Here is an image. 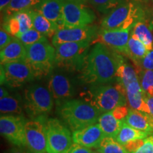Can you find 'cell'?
<instances>
[{"label":"cell","instance_id":"4fadbf2b","mask_svg":"<svg viewBox=\"0 0 153 153\" xmlns=\"http://www.w3.org/2000/svg\"><path fill=\"white\" fill-rule=\"evenodd\" d=\"M22 116L3 115L0 118V132L6 139L18 147H26L25 124Z\"/></svg>","mask_w":153,"mask_h":153},{"label":"cell","instance_id":"d590c367","mask_svg":"<svg viewBox=\"0 0 153 153\" xmlns=\"http://www.w3.org/2000/svg\"><path fill=\"white\" fill-rule=\"evenodd\" d=\"M111 111L117 119L123 120L128 114L129 109L126 106H120L116 107Z\"/></svg>","mask_w":153,"mask_h":153},{"label":"cell","instance_id":"9c48e42d","mask_svg":"<svg viewBox=\"0 0 153 153\" xmlns=\"http://www.w3.org/2000/svg\"><path fill=\"white\" fill-rule=\"evenodd\" d=\"M85 0H65L62 9V27H80L92 24L96 19L94 11Z\"/></svg>","mask_w":153,"mask_h":153},{"label":"cell","instance_id":"f6af8a7d","mask_svg":"<svg viewBox=\"0 0 153 153\" xmlns=\"http://www.w3.org/2000/svg\"><path fill=\"white\" fill-rule=\"evenodd\" d=\"M133 1H147V0H133Z\"/></svg>","mask_w":153,"mask_h":153},{"label":"cell","instance_id":"277c9868","mask_svg":"<svg viewBox=\"0 0 153 153\" xmlns=\"http://www.w3.org/2000/svg\"><path fill=\"white\" fill-rule=\"evenodd\" d=\"M91 41L68 42L55 46V65L67 70H80L89 54Z\"/></svg>","mask_w":153,"mask_h":153},{"label":"cell","instance_id":"4316f807","mask_svg":"<svg viewBox=\"0 0 153 153\" xmlns=\"http://www.w3.org/2000/svg\"><path fill=\"white\" fill-rule=\"evenodd\" d=\"M41 0H11L9 4L4 10L6 17L10 16L19 11L31 9L39 5Z\"/></svg>","mask_w":153,"mask_h":153},{"label":"cell","instance_id":"bcb514c9","mask_svg":"<svg viewBox=\"0 0 153 153\" xmlns=\"http://www.w3.org/2000/svg\"><path fill=\"white\" fill-rule=\"evenodd\" d=\"M92 153H102L101 152H100V151H95V152H93Z\"/></svg>","mask_w":153,"mask_h":153},{"label":"cell","instance_id":"484cf974","mask_svg":"<svg viewBox=\"0 0 153 153\" xmlns=\"http://www.w3.org/2000/svg\"><path fill=\"white\" fill-rule=\"evenodd\" d=\"M0 112L3 115H14L22 116L23 108L22 101L14 96H8L0 99Z\"/></svg>","mask_w":153,"mask_h":153},{"label":"cell","instance_id":"d4e9b609","mask_svg":"<svg viewBox=\"0 0 153 153\" xmlns=\"http://www.w3.org/2000/svg\"><path fill=\"white\" fill-rule=\"evenodd\" d=\"M150 134L147 132L141 131L139 130L133 128L131 126L126 123L123 120V123L122 125L121 128L120 129L118 135L115 137V139L118 141L120 144L125 145L131 141L135 140L145 139L148 137Z\"/></svg>","mask_w":153,"mask_h":153},{"label":"cell","instance_id":"9a60e30c","mask_svg":"<svg viewBox=\"0 0 153 153\" xmlns=\"http://www.w3.org/2000/svg\"><path fill=\"white\" fill-rule=\"evenodd\" d=\"M131 30H99L98 36L92 43H101L112 51L127 56L128 43Z\"/></svg>","mask_w":153,"mask_h":153},{"label":"cell","instance_id":"e0dca14e","mask_svg":"<svg viewBox=\"0 0 153 153\" xmlns=\"http://www.w3.org/2000/svg\"><path fill=\"white\" fill-rule=\"evenodd\" d=\"M48 89L58 104L68 101L74 94V88L70 79L60 74H53L50 77Z\"/></svg>","mask_w":153,"mask_h":153},{"label":"cell","instance_id":"ffe728a7","mask_svg":"<svg viewBox=\"0 0 153 153\" xmlns=\"http://www.w3.org/2000/svg\"><path fill=\"white\" fill-rule=\"evenodd\" d=\"M124 122L133 128L147 132L151 134L153 132V122L150 115L135 109L129 110Z\"/></svg>","mask_w":153,"mask_h":153},{"label":"cell","instance_id":"3957f363","mask_svg":"<svg viewBox=\"0 0 153 153\" xmlns=\"http://www.w3.org/2000/svg\"><path fill=\"white\" fill-rule=\"evenodd\" d=\"M59 114L72 132L96 123L101 114L87 101L79 99H70L60 104Z\"/></svg>","mask_w":153,"mask_h":153},{"label":"cell","instance_id":"ab89813d","mask_svg":"<svg viewBox=\"0 0 153 153\" xmlns=\"http://www.w3.org/2000/svg\"><path fill=\"white\" fill-rule=\"evenodd\" d=\"M145 101L148 105L149 108V115H150V118H152L153 122V97L151 96H145Z\"/></svg>","mask_w":153,"mask_h":153},{"label":"cell","instance_id":"836d02e7","mask_svg":"<svg viewBox=\"0 0 153 153\" xmlns=\"http://www.w3.org/2000/svg\"><path fill=\"white\" fill-rule=\"evenodd\" d=\"M133 153H153V135L145 138L143 144Z\"/></svg>","mask_w":153,"mask_h":153},{"label":"cell","instance_id":"f546056e","mask_svg":"<svg viewBox=\"0 0 153 153\" xmlns=\"http://www.w3.org/2000/svg\"><path fill=\"white\" fill-rule=\"evenodd\" d=\"M31 10L32 9H28V10L21 11L13 14L18 19L20 24L19 35L33 28V17H32Z\"/></svg>","mask_w":153,"mask_h":153},{"label":"cell","instance_id":"e575fe53","mask_svg":"<svg viewBox=\"0 0 153 153\" xmlns=\"http://www.w3.org/2000/svg\"><path fill=\"white\" fill-rule=\"evenodd\" d=\"M92 150L91 148H87V147L82 146L77 143H73L70 145V148L63 152L62 153H92Z\"/></svg>","mask_w":153,"mask_h":153},{"label":"cell","instance_id":"7bdbcfd3","mask_svg":"<svg viewBox=\"0 0 153 153\" xmlns=\"http://www.w3.org/2000/svg\"><path fill=\"white\" fill-rule=\"evenodd\" d=\"M8 96H9L8 91L4 87H1V89H0V98H4V97H8Z\"/></svg>","mask_w":153,"mask_h":153},{"label":"cell","instance_id":"2e32d148","mask_svg":"<svg viewBox=\"0 0 153 153\" xmlns=\"http://www.w3.org/2000/svg\"><path fill=\"white\" fill-rule=\"evenodd\" d=\"M104 137V133L98 122L72 132L73 143L89 148H98Z\"/></svg>","mask_w":153,"mask_h":153},{"label":"cell","instance_id":"b9f144b4","mask_svg":"<svg viewBox=\"0 0 153 153\" xmlns=\"http://www.w3.org/2000/svg\"><path fill=\"white\" fill-rule=\"evenodd\" d=\"M11 0H0V9L1 11H3L7 8V6L10 4Z\"/></svg>","mask_w":153,"mask_h":153},{"label":"cell","instance_id":"603a6c76","mask_svg":"<svg viewBox=\"0 0 153 153\" xmlns=\"http://www.w3.org/2000/svg\"><path fill=\"white\" fill-rule=\"evenodd\" d=\"M148 50L145 44L133 36H130L128 43L127 57H129L136 65H141V63Z\"/></svg>","mask_w":153,"mask_h":153},{"label":"cell","instance_id":"1f68e13d","mask_svg":"<svg viewBox=\"0 0 153 153\" xmlns=\"http://www.w3.org/2000/svg\"><path fill=\"white\" fill-rule=\"evenodd\" d=\"M140 85L145 95L153 97V70H145L143 72Z\"/></svg>","mask_w":153,"mask_h":153},{"label":"cell","instance_id":"4dcf8cb0","mask_svg":"<svg viewBox=\"0 0 153 153\" xmlns=\"http://www.w3.org/2000/svg\"><path fill=\"white\" fill-rule=\"evenodd\" d=\"M16 38H18L26 46L47 39L46 36H44L43 34L40 33L39 31H38L36 29H34L33 28L24 32V33L21 34V35L17 36Z\"/></svg>","mask_w":153,"mask_h":153},{"label":"cell","instance_id":"7a4b0ae2","mask_svg":"<svg viewBox=\"0 0 153 153\" xmlns=\"http://www.w3.org/2000/svg\"><path fill=\"white\" fill-rule=\"evenodd\" d=\"M84 100L92 105L101 114L110 111L127 104L125 87L120 82L94 85L82 94Z\"/></svg>","mask_w":153,"mask_h":153},{"label":"cell","instance_id":"8992f818","mask_svg":"<svg viewBox=\"0 0 153 153\" xmlns=\"http://www.w3.org/2000/svg\"><path fill=\"white\" fill-rule=\"evenodd\" d=\"M118 81L125 87L127 100L131 108L149 115V108L145 101V94L141 87L136 71L124 60L120 63L116 72Z\"/></svg>","mask_w":153,"mask_h":153},{"label":"cell","instance_id":"52a82bcc","mask_svg":"<svg viewBox=\"0 0 153 153\" xmlns=\"http://www.w3.org/2000/svg\"><path fill=\"white\" fill-rule=\"evenodd\" d=\"M26 60L33 69L35 77L41 78L52 72L55 65V48L48 39L26 46Z\"/></svg>","mask_w":153,"mask_h":153},{"label":"cell","instance_id":"7402d4cb","mask_svg":"<svg viewBox=\"0 0 153 153\" xmlns=\"http://www.w3.org/2000/svg\"><path fill=\"white\" fill-rule=\"evenodd\" d=\"M32 17H33V28L40 33L43 34L46 37L53 38L60 26L55 23L51 22L46 17L38 11L32 9Z\"/></svg>","mask_w":153,"mask_h":153},{"label":"cell","instance_id":"44dd1931","mask_svg":"<svg viewBox=\"0 0 153 153\" xmlns=\"http://www.w3.org/2000/svg\"><path fill=\"white\" fill-rule=\"evenodd\" d=\"M123 120L117 119L110 111L100 115L98 123L103 133H104L105 137H111L115 138L121 128Z\"/></svg>","mask_w":153,"mask_h":153},{"label":"cell","instance_id":"ba28073f","mask_svg":"<svg viewBox=\"0 0 153 153\" xmlns=\"http://www.w3.org/2000/svg\"><path fill=\"white\" fill-rule=\"evenodd\" d=\"M24 108L32 118H36L48 114L53 107V98L48 88L34 85L24 91Z\"/></svg>","mask_w":153,"mask_h":153},{"label":"cell","instance_id":"74e56055","mask_svg":"<svg viewBox=\"0 0 153 153\" xmlns=\"http://www.w3.org/2000/svg\"><path fill=\"white\" fill-rule=\"evenodd\" d=\"M145 70H153V49L149 51L141 63Z\"/></svg>","mask_w":153,"mask_h":153},{"label":"cell","instance_id":"8fae6325","mask_svg":"<svg viewBox=\"0 0 153 153\" xmlns=\"http://www.w3.org/2000/svg\"><path fill=\"white\" fill-rule=\"evenodd\" d=\"M26 147L33 153L47 152L45 119L40 116L28 120L25 124Z\"/></svg>","mask_w":153,"mask_h":153},{"label":"cell","instance_id":"7dc6e473","mask_svg":"<svg viewBox=\"0 0 153 153\" xmlns=\"http://www.w3.org/2000/svg\"><path fill=\"white\" fill-rule=\"evenodd\" d=\"M152 1H153V0H152Z\"/></svg>","mask_w":153,"mask_h":153},{"label":"cell","instance_id":"cb8c5ba5","mask_svg":"<svg viewBox=\"0 0 153 153\" xmlns=\"http://www.w3.org/2000/svg\"><path fill=\"white\" fill-rule=\"evenodd\" d=\"M131 30V36L142 41L148 51L153 49V35L150 25L145 23L144 19L138 21Z\"/></svg>","mask_w":153,"mask_h":153},{"label":"cell","instance_id":"ac0fdd59","mask_svg":"<svg viewBox=\"0 0 153 153\" xmlns=\"http://www.w3.org/2000/svg\"><path fill=\"white\" fill-rule=\"evenodd\" d=\"M65 0H41L37 7L38 12L51 22L62 27V9Z\"/></svg>","mask_w":153,"mask_h":153},{"label":"cell","instance_id":"d6a6232c","mask_svg":"<svg viewBox=\"0 0 153 153\" xmlns=\"http://www.w3.org/2000/svg\"><path fill=\"white\" fill-rule=\"evenodd\" d=\"M1 28L14 37H17L20 33V24L18 19L14 15L5 17L3 27Z\"/></svg>","mask_w":153,"mask_h":153},{"label":"cell","instance_id":"5b68a950","mask_svg":"<svg viewBox=\"0 0 153 153\" xmlns=\"http://www.w3.org/2000/svg\"><path fill=\"white\" fill-rule=\"evenodd\" d=\"M144 19L142 8L133 1L122 2L104 17L102 30H131L136 23Z\"/></svg>","mask_w":153,"mask_h":153},{"label":"cell","instance_id":"ee69618b","mask_svg":"<svg viewBox=\"0 0 153 153\" xmlns=\"http://www.w3.org/2000/svg\"><path fill=\"white\" fill-rule=\"evenodd\" d=\"M150 28L151 29H153V17H152V20H151V22H150Z\"/></svg>","mask_w":153,"mask_h":153},{"label":"cell","instance_id":"83f0119b","mask_svg":"<svg viewBox=\"0 0 153 153\" xmlns=\"http://www.w3.org/2000/svg\"><path fill=\"white\" fill-rule=\"evenodd\" d=\"M102 153H129L123 145L111 137H105L98 147Z\"/></svg>","mask_w":153,"mask_h":153},{"label":"cell","instance_id":"f35d334b","mask_svg":"<svg viewBox=\"0 0 153 153\" xmlns=\"http://www.w3.org/2000/svg\"><path fill=\"white\" fill-rule=\"evenodd\" d=\"M143 142H144V139L135 140L131 141V142L127 143V144L124 145V147L129 153H133L135 151H136L143 144Z\"/></svg>","mask_w":153,"mask_h":153},{"label":"cell","instance_id":"7c38bea8","mask_svg":"<svg viewBox=\"0 0 153 153\" xmlns=\"http://www.w3.org/2000/svg\"><path fill=\"white\" fill-rule=\"evenodd\" d=\"M4 72V84L11 88H18L35 77L33 69L26 60L7 63L1 65Z\"/></svg>","mask_w":153,"mask_h":153},{"label":"cell","instance_id":"6da1fadb","mask_svg":"<svg viewBox=\"0 0 153 153\" xmlns=\"http://www.w3.org/2000/svg\"><path fill=\"white\" fill-rule=\"evenodd\" d=\"M123 60L118 53L101 43H95L81 70L82 81L91 85L111 83L117 78L118 68Z\"/></svg>","mask_w":153,"mask_h":153},{"label":"cell","instance_id":"f1b7e54d","mask_svg":"<svg viewBox=\"0 0 153 153\" xmlns=\"http://www.w3.org/2000/svg\"><path fill=\"white\" fill-rule=\"evenodd\" d=\"M122 2H123V0H91L93 7L104 14H109Z\"/></svg>","mask_w":153,"mask_h":153},{"label":"cell","instance_id":"30bf717a","mask_svg":"<svg viewBox=\"0 0 153 153\" xmlns=\"http://www.w3.org/2000/svg\"><path fill=\"white\" fill-rule=\"evenodd\" d=\"M47 153H62L72 144V134L57 118L45 120Z\"/></svg>","mask_w":153,"mask_h":153},{"label":"cell","instance_id":"60d3db41","mask_svg":"<svg viewBox=\"0 0 153 153\" xmlns=\"http://www.w3.org/2000/svg\"><path fill=\"white\" fill-rule=\"evenodd\" d=\"M24 147H18L17 148H12L10 150V152L9 153H33L31 151L29 150H25V149L23 148Z\"/></svg>","mask_w":153,"mask_h":153},{"label":"cell","instance_id":"8d00e7d4","mask_svg":"<svg viewBox=\"0 0 153 153\" xmlns=\"http://www.w3.org/2000/svg\"><path fill=\"white\" fill-rule=\"evenodd\" d=\"M12 36H11L8 32H7L4 28H1L0 30V49H3L7 46L13 39Z\"/></svg>","mask_w":153,"mask_h":153},{"label":"cell","instance_id":"5bb4252c","mask_svg":"<svg viewBox=\"0 0 153 153\" xmlns=\"http://www.w3.org/2000/svg\"><path fill=\"white\" fill-rule=\"evenodd\" d=\"M99 32V29L97 26L88 25L80 27H62L53 36L52 44L55 47L59 44L68 42L93 41L97 37Z\"/></svg>","mask_w":153,"mask_h":153},{"label":"cell","instance_id":"d6986e66","mask_svg":"<svg viewBox=\"0 0 153 153\" xmlns=\"http://www.w3.org/2000/svg\"><path fill=\"white\" fill-rule=\"evenodd\" d=\"M26 45L18 38L14 37L7 46L1 50V65L15 61L26 60Z\"/></svg>","mask_w":153,"mask_h":153}]
</instances>
